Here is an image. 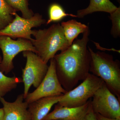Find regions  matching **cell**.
<instances>
[{"instance_id":"obj_1","label":"cell","mask_w":120,"mask_h":120,"mask_svg":"<svg viewBox=\"0 0 120 120\" xmlns=\"http://www.w3.org/2000/svg\"><path fill=\"white\" fill-rule=\"evenodd\" d=\"M90 33L88 27L82 38L73 41L67 49L54 57L57 77L67 91L73 89L90 73V54L87 47Z\"/></svg>"},{"instance_id":"obj_2","label":"cell","mask_w":120,"mask_h":120,"mask_svg":"<svg viewBox=\"0 0 120 120\" xmlns=\"http://www.w3.org/2000/svg\"><path fill=\"white\" fill-rule=\"evenodd\" d=\"M31 40L37 54L45 63L53 58L57 52L62 51L69 46L64 30L60 24H54L49 28L33 30Z\"/></svg>"},{"instance_id":"obj_3","label":"cell","mask_w":120,"mask_h":120,"mask_svg":"<svg viewBox=\"0 0 120 120\" xmlns=\"http://www.w3.org/2000/svg\"><path fill=\"white\" fill-rule=\"evenodd\" d=\"M90 54V72L103 80L110 90L120 101V63L110 54L95 52L88 47Z\"/></svg>"},{"instance_id":"obj_4","label":"cell","mask_w":120,"mask_h":120,"mask_svg":"<svg viewBox=\"0 0 120 120\" xmlns=\"http://www.w3.org/2000/svg\"><path fill=\"white\" fill-rule=\"evenodd\" d=\"M104 83L101 78L90 73L77 87L63 95L58 103L62 106L70 107L85 105Z\"/></svg>"},{"instance_id":"obj_5","label":"cell","mask_w":120,"mask_h":120,"mask_svg":"<svg viewBox=\"0 0 120 120\" xmlns=\"http://www.w3.org/2000/svg\"><path fill=\"white\" fill-rule=\"evenodd\" d=\"M26 59V66L22 69V79L24 86V99L32 86L37 88L40 85L47 73L49 66L38 55L30 51L23 52Z\"/></svg>"},{"instance_id":"obj_6","label":"cell","mask_w":120,"mask_h":120,"mask_svg":"<svg viewBox=\"0 0 120 120\" xmlns=\"http://www.w3.org/2000/svg\"><path fill=\"white\" fill-rule=\"evenodd\" d=\"M0 49L2 53L0 71L6 75L14 68L13 59L20 52L30 51L37 53L30 40L22 38L13 40L10 37L4 35H0Z\"/></svg>"},{"instance_id":"obj_7","label":"cell","mask_w":120,"mask_h":120,"mask_svg":"<svg viewBox=\"0 0 120 120\" xmlns=\"http://www.w3.org/2000/svg\"><path fill=\"white\" fill-rule=\"evenodd\" d=\"M15 18L2 30H0V35L8 36L11 38H22L31 41L32 38L34 27L40 26L46 22L42 16L38 13L34 14L30 19H24L17 13L14 14Z\"/></svg>"},{"instance_id":"obj_8","label":"cell","mask_w":120,"mask_h":120,"mask_svg":"<svg viewBox=\"0 0 120 120\" xmlns=\"http://www.w3.org/2000/svg\"><path fill=\"white\" fill-rule=\"evenodd\" d=\"M67 91L63 88L58 79L54 58L50 60L47 73L40 85L33 92L28 93L25 101L30 103L45 97L64 94Z\"/></svg>"},{"instance_id":"obj_9","label":"cell","mask_w":120,"mask_h":120,"mask_svg":"<svg viewBox=\"0 0 120 120\" xmlns=\"http://www.w3.org/2000/svg\"><path fill=\"white\" fill-rule=\"evenodd\" d=\"M92 98L91 105L95 113L108 118H120V101L105 83L97 90Z\"/></svg>"},{"instance_id":"obj_10","label":"cell","mask_w":120,"mask_h":120,"mask_svg":"<svg viewBox=\"0 0 120 120\" xmlns=\"http://www.w3.org/2000/svg\"><path fill=\"white\" fill-rule=\"evenodd\" d=\"M23 94L17 96L15 101H7L4 97L0 98L3 105L4 120H31V116L28 110V103L24 101Z\"/></svg>"},{"instance_id":"obj_11","label":"cell","mask_w":120,"mask_h":120,"mask_svg":"<svg viewBox=\"0 0 120 120\" xmlns=\"http://www.w3.org/2000/svg\"><path fill=\"white\" fill-rule=\"evenodd\" d=\"M91 100L85 105L77 107H65L57 103L53 110L42 120H83L90 107Z\"/></svg>"},{"instance_id":"obj_12","label":"cell","mask_w":120,"mask_h":120,"mask_svg":"<svg viewBox=\"0 0 120 120\" xmlns=\"http://www.w3.org/2000/svg\"><path fill=\"white\" fill-rule=\"evenodd\" d=\"M63 95L42 98L29 103L28 110L31 115V120H42Z\"/></svg>"},{"instance_id":"obj_13","label":"cell","mask_w":120,"mask_h":120,"mask_svg":"<svg viewBox=\"0 0 120 120\" xmlns=\"http://www.w3.org/2000/svg\"><path fill=\"white\" fill-rule=\"evenodd\" d=\"M110 0H90L87 8L78 10L77 17L82 18L85 16L96 12H104L110 13L117 8Z\"/></svg>"},{"instance_id":"obj_14","label":"cell","mask_w":120,"mask_h":120,"mask_svg":"<svg viewBox=\"0 0 120 120\" xmlns=\"http://www.w3.org/2000/svg\"><path fill=\"white\" fill-rule=\"evenodd\" d=\"M61 25L69 46L71 45L80 34H83L89 27L88 25L86 26L75 19L62 22Z\"/></svg>"},{"instance_id":"obj_15","label":"cell","mask_w":120,"mask_h":120,"mask_svg":"<svg viewBox=\"0 0 120 120\" xmlns=\"http://www.w3.org/2000/svg\"><path fill=\"white\" fill-rule=\"evenodd\" d=\"M22 82V78L13 76L8 77L0 71V98L15 89L18 84Z\"/></svg>"},{"instance_id":"obj_16","label":"cell","mask_w":120,"mask_h":120,"mask_svg":"<svg viewBox=\"0 0 120 120\" xmlns=\"http://www.w3.org/2000/svg\"><path fill=\"white\" fill-rule=\"evenodd\" d=\"M15 13L16 11L10 7L5 0H0V30L12 22Z\"/></svg>"},{"instance_id":"obj_17","label":"cell","mask_w":120,"mask_h":120,"mask_svg":"<svg viewBox=\"0 0 120 120\" xmlns=\"http://www.w3.org/2000/svg\"><path fill=\"white\" fill-rule=\"evenodd\" d=\"M49 19L46 22L47 25L52 22H60L67 16L77 17L76 15L66 13L60 5L56 3L52 4L49 7Z\"/></svg>"},{"instance_id":"obj_18","label":"cell","mask_w":120,"mask_h":120,"mask_svg":"<svg viewBox=\"0 0 120 120\" xmlns=\"http://www.w3.org/2000/svg\"><path fill=\"white\" fill-rule=\"evenodd\" d=\"M6 2L16 11L22 13V17L24 19H30L34 13L29 8L28 0H5Z\"/></svg>"},{"instance_id":"obj_19","label":"cell","mask_w":120,"mask_h":120,"mask_svg":"<svg viewBox=\"0 0 120 120\" xmlns=\"http://www.w3.org/2000/svg\"><path fill=\"white\" fill-rule=\"evenodd\" d=\"M110 14L109 18L112 23L110 33L113 38H117L120 36V7Z\"/></svg>"},{"instance_id":"obj_20","label":"cell","mask_w":120,"mask_h":120,"mask_svg":"<svg viewBox=\"0 0 120 120\" xmlns=\"http://www.w3.org/2000/svg\"><path fill=\"white\" fill-rule=\"evenodd\" d=\"M83 120H98L96 117L95 113L92 109L91 105L88 112Z\"/></svg>"},{"instance_id":"obj_21","label":"cell","mask_w":120,"mask_h":120,"mask_svg":"<svg viewBox=\"0 0 120 120\" xmlns=\"http://www.w3.org/2000/svg\"><path fill=\"white\" fill-rule=\"evenodd\" d=\"M95 115L98 120H120V118H108V117L103 116L98 113H95Z\"/></svg>"},{"instance_id":"obj_22","label":"cell","mask_w":120,"mask_h":120,"mask_svg":"<svg viewBox=\"0 0 120 120\" xmlns=\"http://www.w3.org/2000/svg\"><path fill=\"white\" fill-rule=\"evenodd\" d=\"M0 120H4V112L3 108H0Z\"/></svg>"},{"instance_id":"obj_23","label":"cell","mask_w":120,"mask_h":120,"mask_svg":"<svg viewBox=\"0 0 120 120\" xmlns=\"http://www.w3.org/2000/svg\"><path fill=\"white\" fill-rule=\"evenodd\" d=\"M2 57L1 55H0V64L1 63V61H2Z\"/></svg>"},{"instance_id":"obj_24","label":"cell","mask_w":120,"mask_h":120,"mask_svg":"<svg viewBox=\"0 0 120 120\" xmlns=\"http://www.w3.org/2000/svg\"></svg>"}]
</instances>
